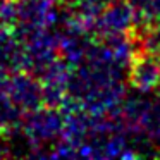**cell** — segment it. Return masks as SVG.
I'll return each mask as SVG.
<instances>
[{"instance_id":"8992f818","label":"cell","mask_w":160,"mask_h":160,"mask_svg":"<svg viewBox=\"0 0 160 160\" xmlns=\"http://www.w3.org/2000/svg\"><path fill=\"white\" fill-rule=\"evenodd\" d=\"M24 112L7 97H0V136H9L12 132L21 131Z\"/></svg>"},{"instance_id":"6da1fadb","label":"cell","mask_w":160,"mask_h":160,"mask_svg":"<svg viewBox=\"0 0 160 160\" xmlns=\"http://www.w3.org/2000/svg\"><path fill=\"white\" fill-rule=\"evenodd\" d=\"M28 139L31 155L52 157L53 146L60 141L64 132V112L60 107H42L26 112L21 128Z\"/></svg>"},{"instance_id":"52a82bcc","label":"cell","mask_w":160,"mask_h":160,"mask_svg":"<svg viewBox=\"0 0 160 160\" xmlns=\"http://www.w3.org/2000/svg\"><path fill=\"white\" fill-rule=\"evenodd\" d=\"M136 11V28H150L160 24V0H131Z\"/></svg>"},{"instance_id":"5b68a950","label":"cell","mask_w":160,"mask_h":160,"mask_svg":"<svg viewBox=\"0 0 160 160\" xmlns=\"http://www.w3.org/2000/svg\"><path fill=\"white\" fill-rule=\"evenodd\" d=\"M0 71L7 74L26 71L24 47L12 29H0Z\"/></svg>"},{"instance_id":"277c9868","label":"cell","mask_w":160,"mask_h":160,"mask_svg":"<svg viewBox=\"0 0 160 160\" xmlns=\"http://www.w3.org/2000/svg\"><path fill=\"white\" fill-rule=\"evenodd\" d=\"M128 81L138 93L160 90V55L138 48L129 64Z\"/></svg>"},{"instance_id":"3957f363","label":"cell","mask_w":160,"mask_h":160,"mask_svg":"<svg viewBox=\"0 0 160 160\" xmlns=\"http://www.w3.org/2000/svg\"><path fill=\"white\" fill-rule=\"evenodd\" d=\"M5 95L21 108L22 112H31L45 105L43 88L40 79L29 71H18L9 74Z\"/></svg>"},{"instance_id":"ba28073f","label":"cell","mask_w":160,"mask_h":160,"mask_svg":"<svg viewBox=\"0 0 160 160\" xmlns=\"http://www.w3.org/2000/svg\"><path fill=\"white\" fill-rule=\"evenodd\" d=\"M7 79H9V74L0 71V97L5 95V88H7Z\"/></svg>"},{"instance_id":"7a4b0ae2","label":"cell","mask_w":160,"mask_h":160,"mask_svg":"<svg viewBox=\"0 0 160 160\" xmlns=\"http://www.w3.org/2000/svg\"><path fill=\"white\" fill-rule=\"evenodd\" d=\"M136 28V11L131 0H112L100 12L93 26L95 38L132 35Z\"/></svg>"},{"instance_id":"9c48e42d","label":"cell","mask_w":160,"mask_h":160,"mask_svg":"<svg viewBox=\"0 0 160 160\" xmlns=\"http://www.w3.org/2000/svg\"><path fill=\"white\" fill-rule=\"evenodd\" d=\"M4 2H7V0H0V5H2V4H4Z\"/></svg>"}]
</instances>
